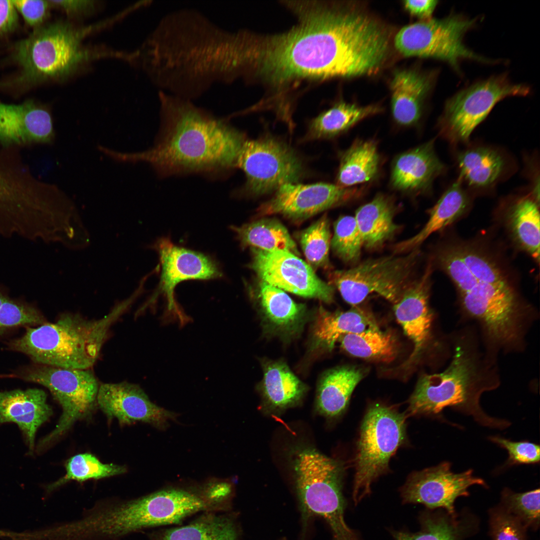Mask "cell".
<instances>
[{"mask_svg":"<svg viewBox=\"0 0 540 540\" xmlns=\"http://www.w3.org/2000/svg\"><path fill=\"white\" fill-rule=\"evenodd\" d=\"M476 21L456 14L421 20L402 28L395 36L394 46L404 56L438 59L456 70L463 60L489 62L490 60L472 51L463 42L465 34L474 27Z\"/></svg>","mask_w":540,"mask_h":540,"instance_id":"cell-12","label":"cell"},{"mask_svg":"<svg viewBox=\"0 0 540 540\" xmlns=\"http://www.w3.org/2000/svg\"><path fill=\"white\" fill-rule=\"evenodd\" d=\"M420 252L416 249L402 256H385L364 260L352 268L332 272L329 275L344 300L352 306L376 293L396 303L414 280Z\"/></svg>","mask_w":540,"mask_h":540,"instance_id":"cell-10","label":"cell"},{"mask_svg":"<svg viewBox=\"0 0 540 540\" xmlns=\"http://www.w3.org/2000/svg\"><path fill=\"white\" fill-rule=\"evenodd\" d=\"M8 298V296H5L4 294L0 292V308L1 307L2 304Z\"/></svg>","mask_w":540,"mask_h":540,"instance_id":"cell-49","label":"cell"},{"mask_svg":"<svg viewBox=\"0 0 540 540\" xmlns=\"http://www.w3.org/2000/svg\"><path fill=\"white\" fill-rule=\"evenodd\" d=\"M96 28H78L68 22H56L34 28L15 48V60L22 77L32 82L60 80L102 56L82 44L83 39Z\"/></svg>","mask_w":540,"mask_h":540,"instance_id":"cell-6","label":"cell"},{"mask_svg":"<svg viewBox=\"0 0 540 540\" xmlns=\"http://www.w3.org/2000/svg\"><path fill=\"white\" fill-rule=\"evenodd\" d=\"M460 178L469 186L486 188L496 184L502 174L506 161L496 150L485 146L471 148L457 156Z\"/></svg>","mask_w":540,"mask_h":540,"instance_id":"cell-29","label":"cell"},{"mask_svg":"<svg viewBox=\"0 0 540 540\" xmlns=\"http://www.w3.org/2000/svg\"><path fill=\"white\" fill-rule=\"evenodd\" d=\"M52 414L46 394L42 390L0 391V425L6 422L16 424L24 436L30 454L34 452L38 429Z\"/></svg>","mask_w":540,"mask_h":540,"instance_id":"cell-22","label":"cell"},{"mask_svg":"<svg viewBox=\"0 0 540 540\" xmlns=\"http://www.w3.org/2000/svg\"><path fill=\"white\" fill-rule=\"evenodd\" d=\"M298 24L278 34H252L247 59L252 76L274 85L301 78H336L342 43L330 10L318 4H292Z\"/></svg>","mask_w":540,"mask_h":540,"instance_id":"cell-2","label":"cell"},{"mask_svg":"<svg viewBox=\"0 0 540 540\" xmlns=\"http://www.w3.org/2000/svg\"><path fill=\"white\" fill-rule=\"evenodd\" d=\"M475 372L472 360L458 348L444 371L420 376L408 400L409 414L436 415L450 408L471 416L483 426L498 429L508 427V421L488 415L480 406L482 388L476 386Z\"/></svg>","mask_w":540,"mask_h":540,"instance_id":"cell-7","label":"cell"},{"mask_svg":"<svg viewBox=\"0 0 540 540\" xmlns=\"http://www.w3.org/2000/svg\"><path fill=\"white\" fill-rule=\"evenodd\" d=\"M158 254L160 278L158 286L150 298L137 312L140 314L160 294L167 300V310L176 315L182 324L188 320L178 308L174 292L176 286L186 280H208L220 278L222 273L216 261L202 253L174 244L168 238L158 240L154 246Z\"/></svg>","mask_w":540,"mask_h":540,"instance_id":"cell-15","label":"cell"},{"mask_svg":"<svg viewBox=\"0 0 540 540\" xmlns=\"http://www.w3.org/2000/svg\"><path fill=\"white\" fill-rule=\"evenodd\" d=\"M297 493L304 516L315 514L329 524L334 540H358L344 518L342 469L315 450H301L294 460Z\"/></svg>","mask_w":540,"mask_h":540,"instance_id":"cell-8","label":"cell"},{"mask_svg":"<svg viewBox=\"0 0 540 540\" xmlns=\"http://www.w3.org/2000/svg\"><path fill=\"white\" fill-rule=\"evenodd\" d=\"M54 131L49 110L32 101L18 104L0 102V142L6 146L52 144Z\"/></svg>","mask_w":540,"mask_h":540,"instance_id":"cell-21","label":"cell"},{"mask_svg":"<svg viewBox=\"0 0 540 540\" xmlns=\"http://www.w3.org/2000/svg\"><path fill=\"white\" fill-rule=\"evenodd\" d=\"M489 440L506 450L508 458L507 466L536 464L540 462V446L528 441L514 442L498 436Z\"/></svg>","mask_w":540,"mask_h":540,"instance_id":"cell-44","label":"cell"},{"mask_svg":"<svg viewBox=\"0 0 540 540\" xmlns=\"http://www.w3.org/2000/svg\"><path fill=\"white\" fill-rule=\"evenodd\" d=\"M330 222L328 216H323L304 230L300 236L302 250L312 268L329 266V250L331 244Z\"/></svg>","mask_w":540,"mask_h":540,"instance_id":"cell-39","label":"cell"},{"mask_svg":"<svg viewBox=\"0 0 540 540\" xmlns=\"http://www.w3.org/2000/svg\"><path fill=\"white\" fill-rule=\"evenodd\" d=\"M17 12L25 22L34 28L42 24L47 18L51 6L48 0H12Z\"/></svg>","mask_w":540,"mask_h":540,"instance_id":"cell-45","label":"cell"},{"mask_svg":"<svg viewBox=\"0 0 540 540\" xmlns=\"http://www.w3.org/2000/svg\"><path fill=\"white\" fill-rule=\"evenodd\" d=\"M382 111L376 104L359 106L340 102L310 122L305 140L328 138L348 130L362 120Z\"/></svg>","mask_w":540,"mask_h":540,"instance_id":"cell-30","label":"cell"},{"mask_svg":"<svg viewBox=\"0 0 540 540\" xmlns=\"http://www.w3.org/2000/svg\"><path fill=\"white\" fill-rule=\"evenodd\" d=\"M490 514L492 540H526V527L502 507L492 508Z\"/></svg>","mask_w":540,"mask_h":540,"instance_id":"cell-43","label":"cell"},{"mask_svg":"<svg viewBox=\"0 0 540 540\" xmlns=\"http://www.w3.org/2000/svg\"><path fill=\"white\" fill-rule=\"evenodd\" d=\"M236 168L244 172V190L252 195L276 191L282 186L298 183L304 176V164L294 150L272 136L246 140Z\"/></svg>","mask_w":540,"mask_h":540,"instance_id":"cell-14","label":"cell"},{"mask_svg":"<svg viewBox=\"0 0 540 540\" xmlns=\"http://www.w3.org/2000/svg\"><path fill=\"white\" fill-rule=\"evenodd\" d=\"M390 86L394 120L403 126L416 124L420 118L423 101L431 86L430 79L415 70H399L393 75Z\"/></svg>","mask_w":540,"mask_h":540,"instance_id":"cell-25","label":"cell"},{"mask_svg":"<svg viewBox=\"0 0 540 540\" xmlns=\"http://www.w3.org/2000/svg\"><path fill=\"white\" fill-rule=\"evenodd\" d=\"M51 6L60 8L68 16H76L91 12L94 8L92 0H48Z\"/></svg>","mask_w":540,"mask_h":540,"instance_id":"cell-48","label":"cell"},{"mask_svg":"<svg viewBox=\"0 0 540 540\" xmlns=\"http://www.w3.org/2000/svg\"><path fill=\"white\" fill-rule=\"evenodd\" d=\"M540 488L516 492L508 488L502 492V506L526 526L537 528L540 524Z\"/></svg>","mask_w":540,"mask_h":540,"instance_id":"cell-41","label":"cell"},{"mask_svg":"<svg viewBox=\"0 0 540 540\" xmlns=\"http://www.w3.org/2000/svg\"><path fill=\"white\" fill-rule=\"evenodd\" d=\"M252 269L262 282L304 297L330 302L334 287L321 280L313 268L287 251L252 248Z\"/></svg>","mask_w":540,"mask_h":540,"instance_id":"cell-16","label":"cell"},{"mask_svg":"<svg viewBox=\"0 0 540 540\" xmlns=\"http://www.w3.org/2000/svg\"><path fill=\"white\" fill-rule=\"evenodd\" d=\"M136 299L131 295L97 320L64 314L55 322L28 327L22 336L10 342L9 348L28 356L36 364L90 369L99 356L110 327Z\"/></svg>","mask_w":540,"mask_h":540,"instance_id":"cell-5","label":"cell"},{"mask_svg":"<svg viewBox=\"0 0 540 540\" xmlns=\"http://www.w3.org/2000/svg\"><path fill=\"white\" fill-rule=\"evenodd\" d=\"M243 248L252 246L264 250H284L299 256L295 242L287 229L279 221L264 218L232 226Z\"/></svg>","mask_w":540,"mask_h":540,"instance_id":"cell-35","label":"cell"},{"mask_svg":"<svg viewBox=\"0 0 540 540\" xmlns=\"http://www.w3.org/2000/svg\"><path fill=\"white\" fill-rule=\"evenodd\" d=\"M439 516L424 520L420 532L410 534L402 532L394 533L395 540H460L462 528L456 518Z\"/></svg>","mask_w":540,"mask_h":540,"instance_id":"cell-42","label":"cell"},{"mask_svg":"<svg viewBox=\"0 0 540 540\" xmlns=\"http://www.w3.org/2000/svg\"><path fill=\"white\" fill-rule=\"evenodd\" d=\"M470 198L458 178L443 194L429 212V218L422 228L409 238L395 244L394 253L410 252L418 248L433 233L453 223L468 210Z\"/></svg>","mask_w":540,"mask_h":540,"instance_id":"cell-24","label":"cell"},{"mask_svg":"<svg viewBox=\"0 0 540 540\" xmlns=\"http://www.w3.org/2000/svg\"><path fill=\"white\" fill-rule=\"evenodd\" d=\"M440 268L456 286L461 305L486 329L496 330L512 323L521 306L504 270L496 260L472 244H446L438 252Z\"/></svg>","mask_w":540,"mask_h":540,"instance_id":"cell-4","label":"cell"},{"mask_svg":"<svg viewBox=\"0 0 540 540\" xmlns=\"http://www.w3.org/2000/svg\"><path fill=\"white\" fill-rule=\"evenodd\" d=\"M377 144L374 140H356L341 156L337 184L344 188L374 179L380 166Z\"/></svg>","mask_w":540,"mask_h":540,"instance_id":"cell-32","label":"cell"},{"mask_svg":"<svg viewBox=\"0 0 540 540\" xmlns=\"http://www.w3.org/2000/svg\"><path fill=\"white\" fill-rule=\"evenodd\" d=\"M330 245L342 260L351 263L358 262L363 242L354 216H344L336 220Z\"/></svg>","mask_w":540,"mask_h":540,"instance_id":"cell-40","label":"cell"},{"mask_svg":"<svg viewBox=\"0 0 540 540\" xmlns=\"http://www.w3.org/2000/svg\"><path fill=\"white\" fill-rule=\"evenodd\" d=\"M14 375H1L0 374V378L4 377H13Z\"/></svg>","mask_w":540,"mask_h":540,"instance_id":"cell-50","label":"cell"},{"mask_svg":"<svg viewBox=\"0 0 540 540\" xmlns=\"http://www.w3.org/2000/svg\"><path fill=\"white\" fill-rule=\"evenodd\" d=\"M438 2L432 0H407L404 1L403 4L405 9L411 15L424 20L432 18Z\"/></svg>","mask_w":540,"mask_h":540,"instance_id":"cell-47","label":"cell"},{"mask_svg":"<svg viewBox=\"0 0 540 540\" xmlns=\"http://www.w3.org/2000/svg\"><path fill=\"white\" fill-rule=\"evenodd\" d=\"M276 192L270 200L261 206L258 212L262 215L280 214L296 220L344 204L362 192L358 188L326 182L286 184Z\"/></svg>","mask_w":540,"mask_h":540,"instance_id":"cell-18","label":"cell"},{"mask_svg":"<svg viewBox=\"0 0 540 540\" xmlns=\"http://www.w3.org/2000/svg\"><path fill=\"white\" fill-rule=\"evenodd\" d=\"M444 170L432 140L396 158L392 166L390 183L397 190L420 193L428 190Z\"/></svg>","mask_w":540,"mask_h":540,"instance_id":"cell-23","label":"cell"},{"mask_svg":"<svg viewBox=\"0 0 540 540\" xmlns=\"http://www.w3.org/2000/svg\"><path fill=\"white\" fill-rule=\"evenodd\" d=\"M366 372L364 368L355 366H340L326 372L318 391L316 407L320 413L330 418L342 414Z\"/></svg>","mask_w":540,"mask_h":540,"instance_id":"cell-28","label":"cell"},{"mask_svg":"<svg viewBox=\"0 0 540 540\" xmlns=\"http://www.w3.org/2000/svg\"><path fill=\"white\" fill-rule=\"evenodd\" d=\"M65 466V476L48 485L46 487L48 492L56 490L70 480L82 482L90 479L98 480L120 474L126 471L124 466L103 464L94 456L88 453L71 457L66 462Z\"/></svg>","mask_w":540,"mask_h":540,"instance_id":"cell-38","label":"cell"},{"mask_svg":"<svg viewBox=\"0 0 540 540\" xmlns=\"http://www.w3.org/2000/svg\"><path fill=\"white\" fill-rule=\"evenodd\" d=\"M159 96L161 125L154 146L136 153L108 149L106 155L120 162H147L163 177L190 174L216 176L236 168L246 140L244 133L190 100L162 92Z\"/></svg>","mask_w":540,"mask_h":540,"instance_id":"cell-1","label":"cell"},{"mask_svg":"<svg viewBox=\"0 0 540 540\" xmlns=\"http://www.w3.org/2000/svg\"><path fill=\"white\" fill-rule=\"evenodd\" d=\"M376 326H378L373 316L358 307L335 312L320 308L314 335L318 344L332 349L342 336L360 332Z\"/></svg>","mask_w":540,"mask_h":540,"instance_id":"cell-31","label":"cell"},{"mask_svg":"<svg viewBox=\"0 0 540 540\" xmlns=\"http://www.w3.org/2000/svg\"><path fill=\"white\" fill-rule=\"evenodd\" d=\"M192 32L174 33L162 28L155 42L156 72L165 89L188 99L196 96L214 81L234 78V34L217 27L200 14L192 12ZM187 29V28H186Z\"/></svg>","mask_w":540,"mask_h":540,"instance_id":"cell-3","label":"cell"},{"mask_svg":"<svg viewBox=\"0 0 540 540\" xmlns=\"http://www.w3.org/2000/svg\"><path fill=\"white\" fill-rule=\"evenodd\" d=\"M18 376L46 388L62 408L56 428L38 443V452L63 435L77 420L89 416L97 404L100 385L90 369L36 364L25 368Z\"/></svg>","mask_w":540,"mask_h":540,"instance_id":"cell-11","label":"cell"},{"mask_svg":"<svg viewBox=\"0 0 540 540\" xmlns=\"http://www.w3.org/2000/svg\"><path fill=\"white\" fill-rule=\"evenodd\" d=\"M260 299L264 316L274 326L290 330L298 326L304 318L303 304L295 302L284 290L262 282Z\"/></svg>","mask_w":540,"mask_h":540,"instance_id":"cell-37","label":"cell"},{"mask_svg":"<svg viewBox=\"0 0 540 540\" xmlns=\"http://www.w3.org/2000/svg\"><path fill=\"white\" fill-rule=\"evenodd\" d=\"M96 402L108 418H115L120 424L139 421L164 429L176 417L152 402L138 385L126 382L100 384Z\"/></svg>","mask_w":540,"mask_h":540,"instance_id":"cell-20","label":"cell"},{"mask_svg":"<svg viewBox=\"0 0 540 540\" xmlns=\"http://www.w3.org/2000/svg\"><path fill=\"white\" fill-rule=\"evenodd\" d=\"M473 485L486 486L484 480L474 474L472 469L460 473L451 470V464L443 462L436 466L413 473L402 489L404 502L420 504L430 508H443L456 518L454 503L469 494Z\"/></svg>","mask_w":540,"mask_h":540,"instance_id":"cell-17","label":"cell"},{"mask_svg":"<svg viewBox=\"0 0 540 540\" xmlns=\"http://www.w3.org/2000/svg\"><path fill=\"white\" fill-rule=\"evenodd\" d=\"M431 269L428 266L422 276L414 280L394 304L396 320L414 344L412 352L400 366L404 370L416 366L431 338L432 314L428 302Z\"/></svg>","mask_w":540,"mask_h":540,"instance_id":"cell-19","label":"cell"},{"mask_svg":"<svg viewBox=\"0 0 540 540\" xmlns=\"http://www.w3.org/2000/svg\"><path fill=\"white\" fill-rule=\"evenodd\" d=\"M262 390L270 406L284 409L300 400L306 388L287 366L280 362H274L265 367Z\"/></svg>","mask_w":540,"mask_h":540,"instance_id":"cell-36","label":"cell"},{"mask_svg":"<svg viewBox=\"0 0 540 540\" xmlns=\"http://www.w3.org/2000/svg\"><path fill=\"white\" fill-rule=\"evenodd\" d=\"M530 88L512 83L504 74L492 76L466 88L446 102L439 120L440 134L452 143L466 142L474 129L502 100L526 96Z\"/></svg>","mask_w":540,"mask_h":540,"instance_id":"cell-13","label":"cell"},{"mask_svg":"<svg viewBox=\"0 0 540 540\" xmlns=\"http://www.w3.org/2000/svg\"><path fill=\"white\" fill-rule=\"evenodd\" d=\"M338 341L341 347L354 356L382 362L394 360L399 350L396 337L390 332L382 331L378 326L346 334Z\"/></svg>","mask_w":540,"mask_h":540,"instance_id":"cell-34","label":"cell"},{"mask_svg":"<svg viewBox=\"0 0 540 540\" xmlns=\"http://www.w3.org/2000/svg\"><path fill=\"white\" fill-rule=\"evenodd\" d=\"M396 207L392 199L382 194L360 206L354 218L363 246L373 250L380 248L400 228L394 222Z\"/></svg>","mask_w":540,"mask_h":540,"instance_id":"cell-27","label":"cell"},{"mask_svg":"<svg viewBox=\"0 0 540 540\" xmlns=\"http://www.w3.org/2000/svg\"><path fill=\"white\" fill-rule=\"evenodd\" d=\"M228 512H206L187 524L148 535L149 540H238L235 520Z\"/></svg>","mask_w":540,"mask_h":540,"instance_id":"cell-26","label":"cell"},{"mask_svg":"<svg viewBox=\"0 0 540 540\" xmlns=\"http://www.w3.org/2000/svg\"><path fill=\"white\" fill-rule=\"evenodd\" d=\"M537 202L533 196L518 198L509 208L508 220L510 230L516 242L538 262L540 212Z\"/></svg>","mask_w":540,"mask_h":540,"instance_id":"cell-33","label":"cell"},{"mask_svg":"<svg viewBox=\"0 0 540 540\" xmlns=\"http://www.w3.org/2000/svg\"><path fill=\"white\" fill-rule=\"evenodd\" d=\"M18 14L12 0H0V38L16 30Z\"/></svg>","mask_w":540,"mask_h":540,"instance_id":"cell-46","label":"cell"},{"mask_svg":"<svg viewBox=\"0 0 540 540\" xmlns=\"http://www.w3.org/2000/svg\"><path fill=\"white\" fill-rule=\"evenodd\" d=\"M406 416L383 404H372L362 422L355 456L352 498L358 503L388 468L390 460L406 438Z\"/></svg>","mask_w":540,"mask_h":540,"instance_id":"cell-9","label":"cell"}]
</instances>
